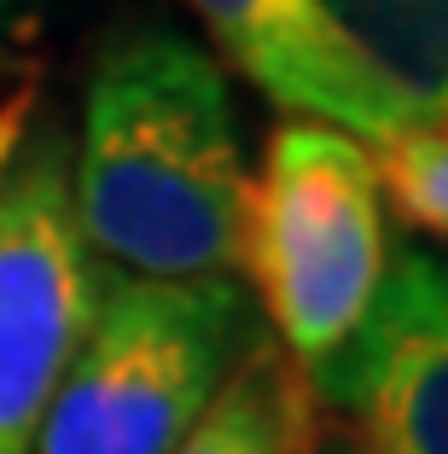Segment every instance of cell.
Returning a JSON list of instances; mask_svg holds the SVG:
<instances>
[{
	"instance_id": "obj_11",
	"label": "cell",
	"mask_w": 448,
	"mask_h": 454,
	"mask_svg": "<svg viewBox=\"0 0 448 454\" xmlns=\"http://www.w3.org/2000/svg\"><path fill=\"white\" fill-rule=\"evenodd\" d=\"M309 454H356V449H350V442H326V437H320V442H315Z\"/></svg>"
},
{
	"instance_id": "obj_6",
	"label": "cell",
	"mask_w": 448,
	"mask_h": 454,
	"mask_svg": "<svg viewBox=\"0 0 448 454\" xmlns=\"http://www.w3.org/2000/svg\"><path fill=\"white\" fill-rule=\"evenodd\" d=\"M210 41L256 82L279 111L343 129L361 146H384L408 129V111L373 76V65L343 41L320 0H186Z\"/></svg>"
},
{
	"instance_id": "obj_2",
	"label": "cell",
	"mask_w": 448,
	"mask_h": 454,
	"mask_svg": "<svg viewBox=\"0 0 448 454\" xmlns=\"http://www.w3.org/2000/svg\"><path fill=\"white\" fill-rule=\"evenodd\" d=\"M256 338L239 274L140 280L99 262L93 321L29 454H175Z\"/></svg>"
},
{
	"instance_id": "obj_7",
	"label": "cell",
	"mask_w": 448,
	"mask_h": 454,
	"mask_svg": "<svg viewBox=\"0 0 448 454\" xmlns=\"http://www.w3.org/2000/svg\"><path fill=\"white\" fill-rule=\"evenodd\" d=\"M315 402L320 396L297 373V361L256 338L175 454H309L320 442Z\"/></svg>"
},
{
	"instance_id": "obj_3",
	"label": "cell",
	"mask_w": 448,
	"mask_h": 454,
	"mask_svg": "<svg viewBox=\"0 0 448 454\" xmlns=\"http://www.w3.org/2000/svg\"><path fill=\"white\" fill-rule=\"evenodd\" d=\"M384 262L390 245L373 152L326 122H279L251 181L239 274H251L256 309L309 385L356 338Z\"/></svg>"
},
{
	"instance_id": "obj_4",
	"label": "cell",
	"mask_w": 448,
	"mask_h": 454,
	"mask_svg": "<svg viewBox=\"0 0 448 454\" xmlns=\"http://www.w3.org/2000/svg\"><path fill=\"white\" fill-rule=\"evenodd\" d=\"M99 297L70 204V134L29 122L0 163V454H29Z\"/></svg>"
},
{
	"instance_id": "obj_10",
	"label": "cell",
	"mask_w": 448,
	"mask_h": 454,
	"mask_svg": "<svg viewBox=\"0 0 448 454\" xmlns=\"http://www.w3.org/2000/svg\"><path fill=\"white\" fill-rule=\"evenodd\" d=\"M29 117H35V88H12V94L0 99V163L12 158V146L24 140V129H29Z\"/></svg>"
},
{
	"instance_id": "obj_5",
	"label": "cell",
	"mask_w": 448,
	"mask_h": 454,
	"mask_svg": "<svg viewBox=\"0 0 448 454\" xmlns=\"http://www.w3.org/2000/svg\"><path fill=\"white\" fill-rule=\"evenodd\" d=\"M309 390L367 431V454H448V251L396 245L356 338Z\"/></svg>"
},
{
	"instance_id": "obj_8",
	"label": "cell",
	"mask_w": 448,
	"mask_h": 454,
	"mask_svg": "<svg viewBox=\"0 0 448 454\" xmlns=\"http://www.w3.org/2000/svg\"><path fill=\"white\" fill-rule=\"evenodd\" d=\"M408 122L448 117V0H320Z\"/></svg>"
},
{
	"instance_id": "obj_12",
	"label": "cell",
	"mask_w": 448,
	"mask_h": 454,
	"mask_svg": "<svg viewBox=\"0 0 448 454\" xmlns=\"http://www.w3.org/2000/svg\"><path fill=\"white\" fill-rule=\"evenodd\" d=\"M0 6H18V0H0Z\"/></svg>"
},
{
	"instance_id": "obj_1",
	"label": "cell",
	"mask_w": 448,
	"mask_h": 454,
	"mask_svg": "<svg viewBox=\"0 0 448 454\" xmlns=\"http://www.w3.org/2000/svg\"><path fill=\"white\" fill-rule=\"evenodd\" d=\"M70 204L88 251L117 274H239L251 169L210 47L169 24H122L99 41L70 146Z\"/></svg>"
},
{
	"instance_id": "obj_13",
	"label": "cell",
	"mask_w": 448,
	"mask_h": 454,
	"mask_svg": "<svg viewBox=\"0 0 448 454\" xmlns=\"http://www.w3.org/2000/svg\"><path fill=\"white\" fill-rule=\"evenodd\" d=\"M356 454H361V449H356Z\"/></svg>"
},
{
	"instance_id": "obj_9",
	"label": "cell",
	"mask_w": 448,
	"mask_h": 454,
	"mask_svg": "<svg viewBox=\"0 0 448 454\" xmlns=\"http://www.w3.org/2000/svg\"><path fill=\"white\" fill-rule=\"evenodd\" d=\"M373 175L402 222L448 245V117L396 129L384 146H373Z\"/></svg>"
}]
</instances>
